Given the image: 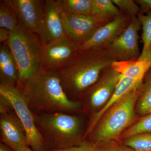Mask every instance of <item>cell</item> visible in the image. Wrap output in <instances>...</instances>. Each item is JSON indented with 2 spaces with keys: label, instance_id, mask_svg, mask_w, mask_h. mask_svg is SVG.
<instances>
[{
  "label": "cell",
  "instance_id": "4dcf8cb0",
  "mask_svg": "<svg viewBox=\"0 0 151 151\" xmlns=\"http://www.w3.org/2000/svg\"><path fill=\"white\" fill-rule=\"evenodd\" d=\"M138 60L144 61L151 65V45L149 48L144 52H141Z\"/></svg>",
  "mask_w": 151,
  "mask_h": 151
},
{
  "label": "cell",
  "instance_id": "4fadbf2b",
  "mask_svg": "<svg viewBox=\"0 0 151 151\" xmlns=\"http://www.w3.org/2000/svg\"><path fill=\"white\" fill-rule=\"evenodd\" d=\"M1 143L14 151H22L28 147L26 132L14 111L0 113Z\"/></svg>",
  "mask_w": 151,
  "mask_h": 151
},
{
  "label": "cell",
  "instance_id": "7402d4cb",
  "mask_svg": "<svg viewBox=\"0 0 151 151\" xmlns=\"http://www.w3.org/2000/svg\"><path fill=\"white\" fill-rule=\"evenodd\" d=\"M121 142L135 151H151V133L138 134L124 139Z\"/></svg>",
  "mask_w": 151,
  "mask_h": 151
},
{
  "label": "cell",
  "instance_id": "6da1fadb",
  "mask_svg": "<svg viewBox=\"0 0 151 151\" xmlns=\"http://www.w3.org/2000/svg\"><path fill=\"white\" fill-rule=\"evenodd\" d=\"M18 88L35 115L73 113L80 111L82 107L80 101L71 100L68 96L58 72L43 69Z\"/></svg>",
  "mask_w": 151,
  "mask_h": 151
},
{
  "label": "cell",
  "instance_id": "5b68a950",
  "mask_svg": "<svg viewBox=\"0 0 151 151\" xmlns=\"http://www.w3.org/2000/svg\"><path fill=\"white\" fill-rule=\"evenodd\" d=\"M7 45L17 67L19 81L17 87L19 88L43 70L42 45L35 33L20 24L11 32Z\"/></svg>",
  "mask_w": 151,
  "mask_h": 151
},
{
  "label": "cell",
  "instance_id": "d4e9b609",
  "mask_svg": "<svg viewBox=\"0 0 151 151\" xmlns=\"http://www.w3.org/2000/svg\"><path fill=\"white\" fill-rule=\"evenodd\" d=\"M112 1L121 12L128 14L132 18L137 16L140 13V8L135 1L112 0Z\"/></svg>",
  "mask_w": 151,
  "mask_h": 151
},
{
  "label": "cell",
  "instance_id": "d6a6232c",
  "mask_svg": "<svg viewBox=\"0 0 151 151\" xmlns=\"http://www.w3.org/2000/svg\"><path fill=\"white\" fill-rule=\"evenodd\" d=\"M22 151H34L33 150H32V149L30 147H28L27 148L25 149H24V150Z\"/></svg>",
  "mask_w": 151,
  "mask_h": 151
},
{
  "label": "cell",
  "instance_id": "8fae6325",
  "mask_svg": "<svg viewBox=\"0 0 151 151\" xmlns=\"http://www.w3.org/2000/svg\"><path fill=\"white\" fill-rule=\"evenodd\" d=\"M61 16L67 37L80 46L97 30L110 22L94 17L73 14L63 10L61 12Z\"/></svg>",
  "mask_w": 151,
  "mask_h": 151
},
{
  "label": "cell",
  "instance_id": "4316f807",
  "mask_svg": "<svg viewBox=\"0 0 151 151\" xmlns=\"http://www.w3.org/2000/svg\"><path fill=\"white\" fill-rule=\"evenodd\" d=\"M45 151H95L94 147L89 142L84 141L79 145L62 150L49 149Z\"/></svg>",
  "mask_w": 151,
  "mask_h": 151
},
{
  "label": "cell",
  "instance_id": "d6986e66",
  "mask_svg": "<svg viewBox=\"0 0 151 151\" xmlns=\"http://www.w3.org/2000/svg\"><path fill=\"white\" fill-rule=\"evenodd\" d=\"M121 13L112 0H92V17L110 22Z\"/></svg>",
  "mask_w": 151,
  "mask_h": 151
},
{
  "label": "cell",
  "instance_id": "7c38bea8",
  "mask_svg": "<svg viewBox=\"0 0 151 151\" xmlns=\"http://www.w3.org/2000/svg\"><path fill=\"white\" fill-rule=\"evenodd\" d=\"M132 17L121 12L111 21L98 29L88 40L80 46L81 51L97 47H105L125 31Z\"/></svg>",
  "mask_w": 151,
  "mask_h": 151
},
{
  "label": "cell",
  "instance_id": "52a82bcc",
  "mask_svg": "<svg viewBox=\"0 0 151 151\" xmlns=\"http://www.w3.org/2000/svg\"><path fill=\"white\" fill-rule=\"evenodd\" d=\"M121 76L111 66L103 70L97 82L79 97L84 110L93 115L101 110L113 95Z\"/></svg>",
  "mask_w": 151,
  "mask_h": 151
},
{
  "label": "cell",
  "instance_id": "603a6c76",
  "mask_svg": "<svg viewBox=\"0 0 151 151\" xmlns=\"http://www.w3.org/2000/svg\"><path fill=\"white\" fill-rule=\"evenodd\" d=\"M145 133H151V113L141 117L136 123L132 124L120 136L119 140Z\"/></svg>",
  "mask_w": 151,
  "mask_h": 151
},
{
  "label": "cell",
  "instance_id": "277c9868",
  "mask_svg": "<svg viewBox=\"0 0 151 151\" xmlns=\"http://www.w3.org/2000/svg\"><path fill=\"white\" fill-rule=\"evenodd\" d=\"M140 88L127 93L102 116L89 135L92 145L118 141L136 119L135 108Z\"/></svg>",
  "mask_w": 151,
  "mask_h": 151
},
{
  "label": "cell",
  "instance_id": "5bb4252c",
  "mask_svg": "<svg viewBox=\"0 0 151 151\" xmlns=\"http://www.w3.org/2000/svg\"><path fill=\"white\" fill-rule=\"evenodd\" d=\"M11 2L19 24L36 33L44 11L46 1L11 0Z\"/></svg>",
  "mask_w": 151,
  "mask_h": 151
},
{
  "label": "cell",
  "instance_id": "ffe728a7",
  "mask_svg": "<svg viewBox=\"0 0 151 151\" xmlns=\"http://www.w3.org/2000/svg\"><path fill=\"white\" fill-rule=\"evenodd\" d=\"M18 19L10 0L0 2V27L12 31L19 24Z\"/></svg>",
  "mask_w": 151,
  "mask_h": 151
},
{
  "label": "cell",
  "instance_id": "30bf717a",
  "mask_svg": "<svg viewBox=\"0 0 151 151\" xmlns=\"http://www.w3.org/2000/svg\"><path fill=\"white\" fill-rule=\"evenodd\" d=\"M141 29L142 24L137 17H132L125 31L105 47L115 57L117 61L138 59L141 54L139 32Z\"/></svg>",
  "mask_w": 151,
  "mask_h": 151
},
{
  "label": "cell",
  "instance_id": "f1b7e54d",
  "mask_svg": "<svg viewBox=\"0 0 151 151\" xmlns=\"http://www.w3.org/2000/svg\"><path fill=\"white\" fill-rule=\"evenodd\" d=\"M135 2L139 6L141 14H145L151 10V0H138Z\"/></svg>",
  "mask_w": 151,
  "mask_h": 151
},
{
  "label": "cell",
  "instance_id": "484cf974",
  "mask_svg": "<svg viewBox=\"0 0 151 151\" xmlns=\"http://www.w3.org/2000/svg\"><path fill=\"white\" fill-rule=\"evenodd\" d=\"M93 146L95 151H135L129 147L115 141L100 143Z\"/></svg>",
  "mask_w": 151,
  "mask_h": 151
},
{
  "label": "cell",
  "instance_id": "e0dca14e",
  "mask_svg": "<svg viewBox=\"0 0 151 151\" xmlns=\"http://www.w3.org/2000/svg\"><path fill=\"white\" fill-rule=\"evenodd\" d=\"M111 66L123 76L131 78H143L151 68V65L148 63L135 59L115 61Z\"/></svg>",
  "mask_w": 151,
  "mask_h": 151
},
{
  "label": "cell",
  "instance_id": "9a60e30c",
  "mask_svg": "<svg viewBox=\"0 0 151 151\" xmlns=\"http://www.w3.org/2000/svg\"><path fill=\"white\" fill-rule=\"evenodd\" d=\"M144 78H131L121 75L116 89L112 97L101 110L92 115L89 125L86 130L85 136L89 135L100 121L102 116L109 108L116 104L128 92L141 88Z\"/></svg>",
  "mask_w": 151,
  "mask_h": 151
},
{
  "label": "cell",
  "instance_id": "83f0119b",
  "mask_svg": "<svg viewBox=\"0 0 151 151\" xmlns=\"http://www.w3.org/2000/svg\"><path fill=\"white\" fill-rule=\"evenodd\" d=\"M14 111L11 103L5 97L0 95V113H9Z\"/></svg>",
  "mask_w": 151,
  "mask_h": 151
},
{
  "label": "cell",
  "instance_id": "f546056e",
  "mask_svg": "<svg viewBox=\"0 0 151 151\" xmlns=\"http://www.w3.org/2000/svg\"><path fill=\"white\" fill-rule=\"evenodd\" d=\"M11 32L10 31L6 29L0 28V42L1 43L7 44Z\"/></svg>",
  "mask_w": 151,
  "mask_h": 151
},
{
  "label": "cell",
  "instance_id": "cb8c5ba5",
  "mask_svg": "<svg viewBox=\"0 0 151 151\" xmlns=\"http://www.w3.org/2000/svg\"><path fill=\"white\" fill-rule=\"evenodd\" d=\"M137 17L141 22L142 29L143 52L146 51L151 45V10L145 14H139Z\"/></svg>",
  "mask_w": 151,
  "mask_h": 151
},
{
  "label": "cell",
  "instance_id": "9c48e42d",
  "mask_svg": "<svg viewBox=\"0 0 151 151\" xmlns=\"http://www.w3.org/2000/svg\"><path fill=\"white\" fill-rule=\"evenodd\" d=\"M61 0H46L36 34L42 45L68 37L61 19Z\"/></svg>",
  "mask_w": 151,
  "mask_h": 151
},
{
  "label": "cell",
  "instance_id": "ac0fdd59",
  "mask_svg": "<svg viewBox=\"0 0 151 151\" xmlns=\"http://www.w3.org/2000/svg\"><path fill=\"white\" fill-rule=\"evenodd\" d=\"M135 112L141 117L151 113V68L144 76Z\"/></svg>",
  "mask_w": 151,
  "mask_h": 151
},
{
  "label": "cell",
  "instance_id": "8992f818",
  "mask_svg": "<svg viewBox=\"0 0 151 151\" xmlns=\"http://www.w3.org/2000/svg\"><path fill=\"white\" fill-rule=\"evenodd\" d=\"M0 95L12 104L26 132L29 145L34 151H45V142L36 125L34 115L29 108L22 91L15 86L0 84Z\"/></svg>",
  "mask_w": 151,
  "mask_h": 151
},
{
  "label": "cell",
  "instance_id": "44dd1931",
  "mask_svg": "<svg viewBox=\"0 0 151 151\" xmlns=\"http://www.w3.org/2000/svg\"><path fill=\"white\" fill-rule=\"evenodd\" d=\"M61 6L68 13L92 16V0H61Z\"/></svg>",
  "mask_w": 151,
  "mask_h": 151
},
{
  "label": "cell",
  "instance_id": "ba28073f",
  "mask_svg": "<svg viewBox=\"0 0 151 151\" xmlns=\"http://www.w3.org/2000/svg\"><path fill=\"white\" fill-rule=\"evenodd\" d=\"M80 51V45L68 37L42 45V68L47 71L58 72Z\"/></svg>",
  "mask_w": 151,
  "mask_h": 151
},
{
  "label": "cell",
  "instance_id": "7a4b0ae2",
  "mask_svg": "<svg viewBox=\"0 0 151 151\" xmlns=\"http://www.w3.org/2000/svg\"><path fill=\"white\" fill-rule=\"evenodd\" d=\"M115 61V57L105 47L80 51L58 72L65 93L70 99L72 96L79 97Z\"/></svg>",
  "mask_w": 151,
  "mask_h": 151
},
{
  "label": "cell",
  "instance_id": "2e32d148",
  "mask_svg": "<svg viewBox=\"0 0 151 151\" xmlns=\"http://www.w3.org/2000/svg\"><path fill=\"white\" fill-rule=\"evenodd\" d=\"M0 81L2 85L17 87L19 81L17 67L7 45L0 47Z\"/></svg>",
  "mask_w": 151,
  "mask_h": 151
},
{
  "label": "cell",
  "instance_id": "1f68e13d",
  "mask_svg": "<svg viewBox=\"0 0 151 151\" xmlns=\"http://www.w3.org/2000/svg\"><path fill=\"white\" fill-rule=\"evenodd\" d=\"M0 151H14L2 143L0 144Z\"/></svg>",
  "mask_w": 151,
  "mask_h": 151
},
{
  "label": "cell",
  "instance_id": "3957f363",
  "mask_svg": "<svg viewBox=\"0 0 151 151\" xmlns=\"http://www.w3.org/2000/svg\"><path fill=\"white\" fill-rule=\"evenodd\" d=\"M34 115L46 150L68 148L79 145L84 141L81 121L77 116L65 113Z\"/></svg>",
  "mask_w": 151,
  "mask_h": 151
}]
</instances>
